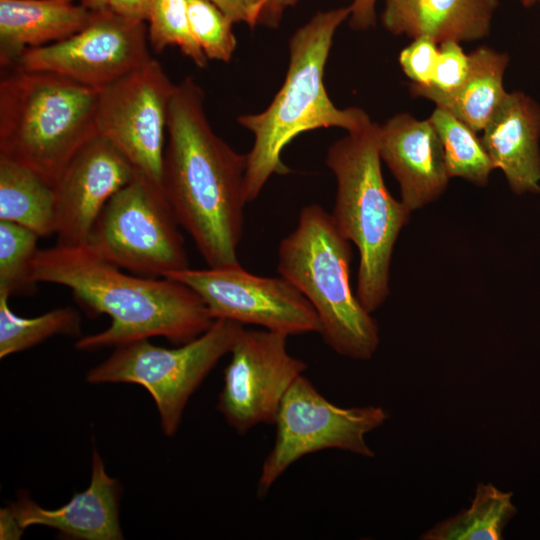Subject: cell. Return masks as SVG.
<instances>
[{
	"label": "cell",
	"instance_id": "obj_22",
	"mask_svg": "<svg viewBox=\"0 0 540 540\" xmlns=\"http://www.w3.org/2000/svg\"><path fill=\"white\" fill-rule=\"evenodd\" d=\"M512 494L479 483L471 506L425 532L424 540H499L515 515Z\"/></svg>",
	"mask_w": 540,
	"mask_h": 540
},
{
	"label": "cell",
	"instance_id": "obj_36",
	"mask_svg": "<svg viewBox=\"0 0 540 540\" xmlns=\"http://www.w3.org/2000/svg\"><path fill=\"white\" fill-rule=\"evenodd\" d=\"M537 3H540V0H536Z\"/></svg>",
	"mask_w": 540,
	"mask_h": 540
},
{
	"label": "cell",
	"instance_id": "obj_25",
	"mask_svg": "<svg viewBox=\"0 0 540 540\" xmlns=\"http://www.w3.org/2000/svg\"><path fill=\"white\" fill-rule=\"evenodd\" d=\"M39 238L21 225L0 220V294L10 298L36 292L33 264Z\"/></svg>",
	"mask_w": 540,
	"mask_h": 540
},
{
	"label": "cell",
	"instance_id": "obj_6",
	"mask_svg": "<svg viewBox=\"0 0 540 540\" xmlns=\"http://www.w3.org/2000/svg\"><path fill=\"white\" fill-rule=\"evenodd\" d=\"M351 261L350 241L331 214L309 204L279 244L277 269L314 308L325 344L341 356L368 360L378 348L379 328L352 291Z\"/></svg>",
	"mask_w": 540,
	"mask_h": 540
},
{
	"label": "cell",
	"instance_id": "obj_12",
	"mask_svg": "<svg viewBox=\"0 0 540 540\" xmlns=\"http://www.w3.org/2000/svg\"><path fill=\"white\" fill-rule=\"evenodd\" d=\"M148 44L145 21L104 9L93 11L70 37L26 50L15 67L59 74L100 91L148 62Z\"/></svg>",
	"mask_w": 540,
	"mask_h": 540
},
{
	"label": "cell",
	"instance_id": "obj_9",
	"mask_svg": "<svg viewBox=\"0 0 540 540\" xmlns=\"http://www.w3.org/2000/svg\"><path fill=\"white\" fill-rule=\"evenodd\" d=\"M387 418L381 407L336 406L300 375L280 404L275 441L261 468L257 496L264 497L283 473L307 454L340 449L373 457L365 435Z\"/></svg>",
	"mask_w": 540,
	"mask_h": 540
},
{
	"label": "cell",
	"instance_id": "obj_27",
	"mask_svg": "<svg viewBox=\"0 0 540 540\" xmlns=\"http://www.w3.org/2000/svg\"><path fill=\"white\" fill-rule=\"evenodd\" d=\"M191 33L208 59L229 62L237 46L231 20L210 0H186Z\"/></svg>",
	"mask_w": 540,
	"mask_h": 540
},
{
	"label": "cell",
	"instance_id": "obj_26",
	"mask_svg": "<svg viewBox=\"0 0 540 540\" xmlns=\"http://www.w3.org/2000/svg\"><path fill=\"white\" fill-rule=\"evenodd\" d=\"M147 21L148 42L155 52L175 46L199 68L207 66L208 58L191 33L186 0H153Z\"/></svg>",
	"mask_w": 540,
	"mask_h": 540
},
{
	"label": "cell",
	"instance_id": "obj_33",
	"mask_svg": "<svg viewBox=\"0 0 540 540\" xmlns=\"http://www.w3.org/2000/svg\"><path fill=\"white\" fill-rule=\"evenodd\" d=\"M23 529L19 526L10 506L0 511V538L19 539Z\"/></svg>",
	"mask_w": 540,
	"mask_h": 540
},
{
	"label": "cell",
	"instance_id": "obj_4",
	"mask_svg": "<svg viewBox=\"0 0 540 540\" xmlns=\"http://www.w3.org/2000/svg\"><path fill=\"white\" fill-rule=\"evenodd\" d=\"M378 123L335 141L326 165L337 182L331 216L342 235L359 252L356 295L369 312L387 299L390 264L398 236L410 218V209L387 189L379 154Z\"/></svg>",
	"mask_w": 540,
	"mask_h": 540
},
{
	"label": "cell",
	"instance_id": "obj_31",
	"mask_svg": "<svg viewBox=\"0 0 540 540\" xmlns=\"http://www.w3.org/2000/svg\"><path fill=\"white\" fill-rule=\"evenodd\" d=\"M234 23H246L253 28L263 0H210Z\"/></svg>",
	"mask_w": 540,
	"mask_h": 540
},
{
	"label": "cell",
	"instance_id": "obj_13",
	"mask_svg": "<svg viewBox=\"0 0 540 540\" xmlns=\"http://www.w3.org/2000/svg\"><path fill=\"white\" fill-rule=\"evenodd\" d=\"M287 335L240 331L224 370L217 410L238 434L260 424L274 425L280 404L307 364L287 349Z\"/></svg>",
	"mask_w": 540,
	"mask_h": 540
},
{
	"label": "cell",
	"instance_id": "obj_29",
	"mask_svg": "<svg viewBox=\"0 0 540 540\" xmlns=\"http://www.w3.org/2000/svg\"><path fill=\"white\" fill-rule=\"evenodd\" d=\"M299 0H263L257 25L278 27L285 10ZM378 0H353L350 7L349 26L357 31L367 30L376 25V4Z\"/></svg>",
	"mask_w": 540,
	"mask_h": 540
},
{
	"label": "cell",
	"instance_id": "obj_16",
	"mask_svg": "<svg viewBox=\"0 0 540 540\" xmlns=\"http://www.w3.org/2000/svg\"><path fill=\"white\" fill-rule=\"evenodd\" d=\"M120 494L118 481L106 473L102 458L94 449L90 484L85 491L74 494L67 504L49 510L27 495H20L10 508L23 530L43 525L74 539L119 540L123 539L119 523Z\"/></svg>",
	"mask_w": 540,
	"mask_h": 540
},
{
	"label": "cell",
	"instance_id": "obj_15",
	"mask_svg": "<svg viewBox=\"0 0 540 540\" xmlns=\"http://www.w3.org/2000/svg\"><path fill=\"white\" fill-rule=\"evenodd\" d=\"M379 154L397 180L401 201L420 209L446 190L447 173L440 139L429 121L409 113L389 118L379 129Z\"/></svg>",
	"mask_w": 540,
	"mask_h": 540
},
{
	"label": "cell",
	"instance_id": "obj_10",
	"mask_svg": "<svg viewBox=\"0 0 540 540\" xmlns=\"http://www.w3.org/2000/svg\"><path fill=\"white\" fill-rule=\"evenodd\" d=\"M175 86L161 64L151 58L100 90L98 97L97 134L110 142L137 173L160 187Z\"/></svg>",
	"mask_w": 540,
	"mask_h": 540
},
{
	"label": "cell",
	"instance_id": "obj_14",
	"mask_svg": "<svg viewBox=\"0 0 540 540\" xmlns=\"http://www.w3.org/2000/svg\"><path fill=\"white\" fill-rule=\"evenodd\" d=\"M135 173L129 161L101 136L83 145L53 184L56 244H86L104 206Z\"/></svg>",
	"mask_w": 540,
	"mask_h": 540
},
{
	"label": "cell",
	"instance_id": "obj_7",
	"mask_svg": "<svg viewBox=\"0 0 540 540\" xmlns=\"http://www.w3.org/2000/svg\"><path fill=\"white\" fill-rule=\"evenodd\" d=\"M243 325L216 319L208 330L177 348H165L141 339L115 347L103 362L91 368L86 381L133 383L153 397L165 435L173 436L189 398L218 361L230 353Z\"/></svg>",
	"mask_w": 540,
	"mask_h": 540
},
{
	"label": "cell",
	"instance_id": "obj_30",
	"mask_svg": "<svg viewBox=\"0 0 540 540\" xmlns=\"http://www.w3.org/2000/svg\"><path fill=\"white\" fill-rule=\"evenodd\" d=\"M439 44L430 37L422 36L401 50L398 61L411 83L428 86L432 82Z\"/></svg>",
	"mask_w": 540,
	"mask_h": 540
},
{
	"label": "cell",
	"instance_id": "obj_35",
	"mask_svg": "<svg viewBox=\"0 0 540 540\" xmlns=\"http://www.w3.org/2000/svg\"><path fill=\"white\" fill-rule=\"evenodd\" d=\"M520 2L525 8H530L537 3L536 0H520Z\"/></svg>",
	"mask_w": 540,
	"mask_h": 540
},
{
	"label": "cell",
	"instance_id": "obj_8",
	"mask_svg": "<svg viewBox=\"0 0 540 540\" xmlns=\"http://www.w3.org/2000/svg\"><path fill=\"white\" fill-rule=\"evenodd\" d=\"M180 227L162 187L136 172L104 206L86 245L132 274L167 277L189 268Z\"/></svg>",
	"mask_w": 540,
	"mask_h": 540
},
{
	"label": "cell",
	"instance_id": "obj_32",
	"mask_svg": "<svg viewBox=\"0 0 540 540\" xmlns=\"http://www.w3.org/2000/svg\"><path fill=\"white\" fill-rule=\"evenodd\" d=\"M153 0H108L107 9L121 16L147 21Z\"/></svg>",
	"mask_w": 540,
	"mask_h": 540
},
{
	"label": "cell",
	"instance_id": "obj_20",
	"mask_svg": "<svg viewBox=\"0 0 540 540\" xmlns=\"http://www.w3.org/2000/svg\"><path fill=\"white\" fill-rule=\"evenodd\" d=\"M469 59L468 75L457 91L444 94L415 83L409 85V91L414 97L434 102L437 108L451 113L479 133L507 93L503 79L509 55L480 46L469 53Z\"/></svg>",
	"mask_w": 540,
	"mask_h": 540
},
{
	"label": "cell",
	"instance_id": "obj_24",
	"mask_svg": "<svg viewBox=\"0 0 540 540\" xmlns=\"http://www.w3.org/2000/svg\"><path fill=\"white\" fill-rule=\"evenodd\" d=\"M9 297L0 294V358L22 352L55 335H80L81 317L70 306L40 316L25 318L9 307Z\"/></svg>",
	"mask_w": 540,
	"mask_h": 540
},
{
	"label": "cell",
	"instance_id": "obj_17",
	"mask_svg": "<svg viewBox=\"0 0 540 540\" xmlns=\"http://www.w3.org/2000/svg\"><path fill=\"white\" fill-rule=\"evenodd\" d=\"M539 140L540 105L521 91L507 92L481 141L516 194L540 192Z\"/></svg>",
	"mask_w": 540,
	"mask_h": 540
},
{
	"label": "cell",
	"instance_id": "obj_5",
	"mask_svg": "<svg viewBox=\"0 0 540 540\" xmlns=\"http://www.w3.org/2000/svg\"><path fill=\"white\" fill-rule=\"evenodd\" d=\"M0 81V155L54 184L97 136L99 91L59 74L5 69Z\"/></svg>",
	"mask_w": 540,
	"mask_h": 540
},
{
	"label": "cell",
	"instance_id": "obj_34",
	"mask_svg": "<svg viewBox=\"0 0 540 540\" xmlns=\"http://www.w3.org/2000/svg\"><path fill=\"white\" fill-rule=\"evenodd\" d=\"M79 3L91 11L107 9L108 0H79Z\"/></svg>",
	"mask_w": 540,
	"mask_h": 540
},
{
	"label": "cell",
	"instance_id": "obj_19",
	"mask_svg": "<svg viewBox=\"0 0 540 540\" xmlns=\"http://www.w3.org/2000/svg\"><path fill=\"white\" fill-rule=\"evenodd\" d=\"M91 10L73 0H0V63L17 65L23 53L80 31Z\"/></svg>",
	"mask_w": 540,
	"mask_h": 540
},
{
	"label": "cell",
	"instance_id": "obj_1",
	"mask_svg": "<svg viewBox=\"0 0 540 540\" xmlns=\"http://www.w3.org/2000/svg\"><path fill=\"white\" fill-rule=\"evenodd\" d=\"M246 168L247 154L233 150L210 126L202 88L184 78L169 106L162 188L209 267L239 264Z\"/></svg>",
	"mask_w": 540,
	"mask_h": 540
},
{
	"label": "cell",
	"instance_id": "obj_18",
	"mask_svg": "<svg viewBox=\"0 0 540 540\" xmlns=\"http://www.w3.org/2000/svg\"><path fill=\"white\" fill-rule=\"evenodd\" d=\"M500 0H385L383 27L395 36H427L438 44L487 37Z\"/></svg>",
	"mask_w": 540,
	"mask_h": 540
},
{
	"label": "cell",
	"instance_id": "obj_21",
	"mask_svg": "<svg viewBox=\"0 0 540 540\" xmlns=\"http://www.w3.org/2000/svg\"><path fill=\"white\" fill-rule=\"evenodd\" d=\"M0 220L21 225L40 238L56 233L53 184L33 169L2 155Z\"/></svg>",
	"mask_w": 540,
	"mask_h": 540
},
{
	"label": "cell",
	"instance_id": "obj_23",
	"mask_svg": "<svg viewBox=\"0 0 540 540\" xmlns=\"http://www.w3.org/2000/svg\"><path fill=\"white\" fill-rule=\"evenodd\" d=\"M442 145L447 173L485 186L494 169L478 133L451 113L437 108L429 116Z\"/></svg>",
	"mask_w": 540,
	"mask_h": 540
},
{
	"label": "cell",
	"instance_id": "obj_2",
	"mask_svg": "<svg viewBox=\"0 0 540 540\" xmlns=\"http://www.w3.org/2000/svg\"><path fill=\"white\" fill-rule=\"evenodd\" d=\"M33 269L38 283L67 287L90 313L111 318L107 329L79 338L78 350L115 348L155 336L181 345L214 322L201 298L183 283L125 273L86 244L39 249Z\"/></svg>",
	"mask_w": 540,
	"mask_h": 540
},
{
	"label": "cell",
	"instance_id": "obj_28",
	"mask_svg": "<svg viewBox=\"0 0 540 540\" xmlns=\"http://www.w3.org/2000/svg\"><path fill=\"white\" fill-rule=\"evenodd\" d=\"M469 66V54L464 52L460 43L455 41L442 42L439 44V54L432 82L426 87L444 94L453 93L466 80Z\"/></svg>",
	"mask_w": 540,
	"mask_h": 540
},
{
	"label": "cell",
	"instance_id": "obj_11",
	"mask_svg": "<svg viewBox=\"0 0 540 540\" xmlns=\"http://www.w3.org/2000/svg\"><path fill=\"white\" fill-rule=\"evenodd\" d=\"M166 278L192 289L214 320L254 324L287 336L320 331V322L312 305L282 276L255 275L238 264L208 269L186 268Z\"/></svg>",
	"mask_w": 540,
	"mask_h": 540
},
{
	"label": "cell",
	"instance_id": "obj_3",
	"mask_svg": "<svg viewBox=\"0 0 540 540\" xmlns=\"http://www.w3.org/2000/svg\"><path fill=\"white\" fill-rule=\"evenodd\" d=\"M350 7L316 13L289 40V65L283 85L260 113L241 115L238 123L254 137L247 153L245 190L255 200L273 174L289 170L281 160L284 148L298 135L337 127L353 132L371 119L361 108L336 107L324 85V71L338 27L350 17Z\"/></svg>",
	"mask_w": 540,
	"mask_h": 540
}]
</instances>
